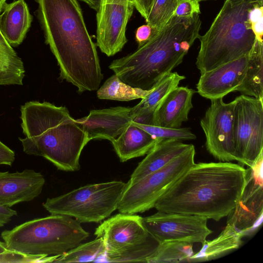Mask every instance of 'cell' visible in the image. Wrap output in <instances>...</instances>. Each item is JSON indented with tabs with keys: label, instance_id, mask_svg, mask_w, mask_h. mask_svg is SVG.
<instances>
[{
	"label": "cell",
	"instance_id": "obj_1",
	"mask_svg": "<svg viewBox=\"0 0 263 263\" xmlns=\"http://www.w3.org/2000/svg\"><path fill=\"white\" fill-rule=\"evenodd\" d=\"M35 14L60 68L79 93L98 89L103 76L96 46L77 0H34Z\"/></svg>",
	"mask_w": 263,
	"mask_h": 263
},
{
	"label": "cell",
	"instance_id": "obj_2",
	"mask_svg": "<svg viewBox=\"0 0 263 263\" xmlns=\"http://www.w3.org/2000/svg\"><path fill=\"white\" fill-rule=\"evenodd\" d=\"M246 175L242 165L230 162L194 163L158 199L154 208L218 221L236 205L245 188Z\"/></svg>",
	"mask_w": 263,
	"mask_h": 263
},
{
	"label": "cell",
	"instance_id": "obj_3",
	"mask_svg": "<svg viewBox=\"0 0 263 263\" xmlns=\"http://www.w3.org/2000/svg\"><path fill=\"white\" fill-rule=\"evenodd\" d=\"M201 21L173 16L161 29L134 52L114 60L109 66L125 83L150 90L165 74L180 65L198 39Z\"/></svg>",
	"mask_w": 263,
	"mask_h": 263
},
{
	"label": "cell",
	"instance_id": "obj_4",
	"mask_svg": "<svg viewBox=\"0 0 263 263\" xmlns=\"http://www.w3.org/2000/svg\"><path fill=\"white\" fill-rule=\"evenodd\" d=\"M23 151L42 156L66 172L80 169L81 152L89 140L65 106L30 101L21 107Z\"/></svg>",
	"mask_w": 263,
	"mask_h": 263
},
{
	"label": "cell",
	"instance_id": "obj_5",
	"mask_svg": "<svg viewBox=\"0 0 263 263\" xmlns=\"http://www.w3.org/2000/svg\"><path fill=\"white\" fill-rule=\"evenodd\" d=\"M255 3L231 4L226 0L206 33L199 36L196 65L200 73L249 53L256 39L248 22Z\"/></svg>",
	"mask_w": 263,
	"mask_h": 263
},
{
	"label": "cell",
	"instance_id": "obj_6",
	"mask_svg": "<svg viewBox=\"0 0 263 263\" xmlns=\"http://www.w3.org/2000/svg\"><path fill=\"white\" fill-rule=\"evenodd\" d=\"M89 235L76 219L51 214L4 230L1 237L10 250L31 255L54 256L77 247Z\"/></svg>",
	"mask_w": 263,
	"mask_h": 263
},
{
	"label": "cell",
	"instance_id": "obj_7",
	"mask_svg": "<svg viewBox=\"0 0 263 263\" xmlns=\"http://www.w3.org/2000/svg\"><path fill=\"white\" fill-rule=\"evenodd\" d=\"M94 234L104 240V261L109 262L148 263L160 243L144 228L142 217L134 214L120 213L108 218Z\"/></svg>",
	"mask_w": 263,
	"mask_h": 263
},
{
	"label": "cell",
	"instance_id": "obj_8",
	"mask_svg": "<svg viewBox=\"0 0 263 263\" xmlns=\"http://www.w3.org/2000/svg\"><path fill=\"white\" fill-rule=\"evenodd\" d=\"M125 185L122 181L87 184L48 198L43 206L51 215L68 216L80 222L98 223L117 210Z\"/></svg>",
	"mask_w": 263,
	"mask_h": 263
},
{
	"label": "cell",
	"instance_id": "obj_9",
	"mask_svg": "<svg viewBox=\"0 0 263 263\" xmlns=\"http://www.w3.org/2000/svg\"><path fill=\"white\" fill-rule=\"evenodd\" d=\"M195 146L174 158L167 164L138 181L126 183L117 210L120 213L136 214L153 208L158 199L194 164Z\"/></svg>",
	"mask_w": 263,
	"mask_h": 263
},
{
	"label": "cell",
	"instance_id": "obj_10",
	"mask_svg": "<svg viewBox=\"0 0 263 263\" xmlns=\"http://www.w3.org/2000/svg\"><path fill=\"white\" fill-rule=\"evenodd\" d=\"M234 101L235 161L251 167L262 155V100L241 95Z\"/></svg>",
	"mask_w": 263,
	"mask_h": 263
},
{
	"label": "cell",
	"instance_id": "obj_11",
	"mask_svg": "<svg viewBox=\"0 0 263 263\" xmlns=\"http://www.w3.org/2000/svg\"><path fill=\"white\" fill-rule=\"evenodd\" d=\"M234 106V100L226 103L223 98L211 100L200 122L205 137L206 150L221 162L235 160Z\"/></svg>",
	"mask_w": 263,
	"mask_h": 263
},
{
	"label": "cell",
	"instance_id": "obj_12",
	"mask_svg": "<svg viewBox=\"0 0 263 263\" xmlns=\"http://www.w3.org/2000/svg\"><path fill=\"white\" fill-rule=\"evenodd\" d=\"M207 220L197 215L158 211L142 217L144 228L159 243L176 240L202 243L212 233L208 227Z\"/></svg>",
	"mask_w": 263,
	"mask_h": 263
},
{
	"label": "cell",
	"instance_id": "obj_13",
	"mask_svg": "<svg viewBox=\"0 0 263 263\" xmlns=\"http://www.w3.org/2000/svg\"><path fill=\"white\" fill-rule=\"evenodd\" d=\"M134 0H101L97 11V46L108 57L120 52L127 42V23Z\"/></svg>",
	"mask_w": 263,
	"mask_h": 263
},
{
	"label": "cell",
	"instance_id": "obj_14",
	"mask_svg": "<svg viewBox=\"0 0 263 263\" xmlns=\"http://www.w3.org/2000/svg\"><path fill=\"white\" fill-rule=\"evenodd\" d=\"M246 182L242 193L227 216V224L243 236L254 232L262 221V155L255 164L246 169Z\"/></svg>",
	"mask_w": 263,
	"mask_h": 263
},
{
	"label": "cell",
	"instance_id": "obj_15",
	"mask_svg": "<svg viewBox=\"0 0 263 263\" xmlns=\"http://www.w3.org/2000/svg\"><path fill=\"white\" fill-rule=\"evenodd\" d=\"M248 61V54L201 73L196 85L197 92L211 100L236 91L245 76Z\"/></svg>",
	"mask_w": 263,
	"mask_h": 263
},
{
	"label": "cell",
	"instance_id": "obj_16",
	"mask_svg": "<svg viewBox=\"0 0 263 263\" xmlns=\"http://www.w3.org/2000/svg\"><path fill=\"white\" fill-rule=\"evenodd\" d=\"M131 107L118 106L91 110L88 116L76 120L89 141L106 139L111 142L131 123Z\"/></svg>",
	"mask_w": 263,
	"mask_h": 263
},
{
	"label": "cell",
	"instance_id": "obj_17",
	"mask_svg": "<svg viewBox=\"0 0 263 263\" xmlns=\"http://www.w3.org/2000/svg\"><path fill=\"white\" fill-rule=\"evenodd\" d=\"M45 183L43 175L33 170L0 172V204L10 208L30 201L41 194Z\"/></svg>",
	"mask_w": 263,
	"mask_h": 263
},
{
	"label": "cell",
	"instance_id": "obj_18",
	"mask_svg": "<svg viewBox=\"0 0 263 263\" xmlns=\"http://www.w3.org/2000/svg\"><path fill=\"white\" fill-rule=\"evenodd\" d=\"M195 90L178 86L162 101L155 113L154 125L171 128L181 127L189 119L193 107L192 98Z\"/></svg>",
	"mask_w": 263,
	"mask_h": 263
},
{
	"label": "cell",
	"instance_id": "obj_19",
	"mask_svg": "<svg viewBox=\"0 0 263 263\" xmlns=\"http://www.w3.org/2000/svg\"><path fill=\"white\" fill-rule=\"evenodd\" d=\"M32 20L25 0L6 3L0 13V31L12 47L18 46L25 38Z\"/></svg>",
	"mask_w": 263,
	"mask_h": 263
},
{
	"label": "cell",
	"instance_id": "obj_20",
	"mask_svg": "<svg viewBox=\"0 0 263 263\" xmlns=\"http://www.w3.org/2000/svg\"><path fill=\"white\" fill-rule=\"evenodd\" d=\"M192 144H185L177 140L157 141L132 173L127 183L138 181L147 175L167 164L174 158L190 147Z\"/></svg>",
	"mask_w": 263,
	"mask_h": 263
},
{
	"label": "cell",
	"instance_id": "obj_21",
	"mask_svg": "<svg viewBox=\"0 0 263 263\" xmlns=\"http://www.w3.org/2000/svg\"><path fill=\"white\" fill-rule=\"evenodd\" d=\"M157 140L132 122L111 142L121 162L147 154Z\"/></svg>",
	"mask_w": 263,
	"mask_h": 263
},
{
	"label": "cell",
	"instance_id": "obj_22",
	"mask_svg": "<svg viewBox=\"0 0 263 263\" xmlns=\"http://www.w3.org/2000/svg\"><path fill=\"white\" fill-rule=\"evenodd\" d=\"M243 235L233 226L227 224L219 236L212 240H205L201 249L194 253L190 262L209 261L218 258L241 246Z\"/></svg>",
	"mask_w": 263,
	"mask_h": 263
},
{
	"label": "cell",
	"instance_id": "obj_23",
	"mask_svg": "<svg viewBox=\"0 0 263 263\" xmlns=\"http://www.w3.org/2000/svg\"><path fill=\"white\" fill-rule=\"evenodd\" d=\"M236 91L263 100V42L256 40L248 54L245 76Z\"/></svg>",
	"mask_w": 263,
	"mask_h": 263
},
{
	"label": "cell",
	"instance_id": "obj_24",
	"mask_svg": "<svg viewBox=\"0 0 263 263\" xmlns=\"http://www.w3.org/2000/svg\"><path fill=\"white\" fill-rule=\"evenodd\" d=\"M185 79L177 72L164 75L153 87L152 90L133 107H131L132 117L142 112L156 110L164 99L178 86L180 82Z\"/></svg>",
	"mask_w": 263,
	"mask_h": 263
},
{
	"label": "cell",
	"instance_id": "obj_25",
	"mask_svg": "<svg viewBox=\"0 0 263 263\" xmlns=\"http://www.w3.org/2000/svg\"><path fill=\"white\" fill-rule=\"evenodd\" d=\"M24 75L21 59L0 31V85H22Z\"/></svg>",
	"mask_w": 263,
	"mask_h": 263
},
{
	"label": "cell",
	"instance_id": "obj_26",
	"mask_svg": "<svg viewBox=\"0 0 263 263\" xmlns=\"http://www.w3.org/2000/svg\"><path fill=\"white\" fill-rule=\"evenodd\" d=\"M133 87L120 80L115 74L108 78L97 90L99 99L129 101L145 98L152 90Z\"/></svg>",
	"mask_w": 263,
	"mask_h": 263
},
{
	"label": "cell",
	"instance_id": "obj_27",
	"mask_svg": "<svg viewBox=\"0 0 263 263\" xmlns=\"http://www.w3.org/2000/svg\"><path fill=\"white\" fill-rule=\"evenodd\" d=\"M106 246L102 238L97 237L86 243H81L77 247L60 255L55 262H82L105 261Z\"/></svg>",
	"mask_w": 263,
	"mask_h": 263
},
{
	"label": "cell",
	"instance_id": "obj_28",
	"mask_svg": "<svg viewBox=\"0 0 263 263\" xmlns=\"http://www.w3.org/2000/svg\"><path fill=\"white\" fill-rule=\"evenodd\" d=\"M193 244L176 240L160 242L148 263L190 262V258L194 253Z\"/></svg>",
	"mask_w": 263,
	"mask_h": 263
},
{
	"label": "cell",
	"instance_id": "obj_29",
	"mask_svg": "<svg viewBox=\"0 0 263 263\" xmlns=\"http://www.w3.org/2000/svg\"><path fill=\"white\" fill-rule=\"evenodd\" d=\"M177 0H155L145 21L156 32L173 16Z\"/></svg>",
	"mask_w": 263,
	"mask_h": 263
},
{
	"label": "cell",
	"instance_id": "obj_30",
	"mask_svg": "<svg viewBox=\"0 0 263 263\" xmlns=\"http://www.w3.org/2000/svg\"><path fill=\"white\" fill-rule=\"evenodd\" d=\"M143 129L157 141L164 140H190L196 139V136L188 127L171 128L155 125H146L132 122Z\"/></svg>",
	"mask_w": 263,
	"mask_h": 263
},
{
	"label": "cell",
	"instance_id": "obj_31",
	"mask_svg": "<svg viewBox=\"0 0 263 263\" xmlns=\"http://www.w3.org/2000/svg\"><path fill=\"white\" fill-rule=\"evenodd\" d=\"M248 22L256 39L262 42L263 5L255 3L249 13Z\"/></svg>",
	"mask_w": 263,
	"mask_h": 263
},
{
	"label": "cell",
	"instance_id": "obj_32",
	"mask_svg": "<svg viewBox=\"0 0 263 263\" xmlns=\"http://www.w3.org/2000/svg\"><path fill=\"white\" fill-rule=\"evenodd\" d=\"M200 13V5L197 1L177 0V5L173 16L190 18Z\"/></svg>",
	"mask_w": 263,
	"mask_h": 263
},
{
	"label": "cell",
	"instance_id": "obj_33",
	"mask_svg": "<svg viewBox=\"0 0 263 263\" xmlns=\"http://www.w3.org/2000/svg\"><path fill=\"white\" fill-rule=\"evenodd\" d=\"M153 30L148 24L143 25L137 28L135 33L136 40L138 47L142 46L152 36Z\"/></svg>",
	"mask_w": 263,
	"mask_h": 263
},
{
	"label": "cell",
	"instance_id": "obj_34",
	"mask_svg": "<svg viewBox=\"0 0 263 263\" xmlns=\"http://www.w3.org/2000/svg\"><path fill=\"white\" fill-rule=\"evenodd\" d=\"M14 160V152L0 141V165L11 166Z\"/></svg>",
	"mask_w": 263,
	"mask_h": 263
},
{
	"label": "cell",
	"instance_id": "obj_35",
	"mask_svg": "<svg viewBox=\"0 0 263 263\" xmlns=\"http://www.w3.org/2000/svg\"><path fill=\"white\" fill-rule=\"evenodd\" d=\"M156 110H150L141 112L132 117V122L146 125H154Z\"/></svg>",
	"mask_w": 263,
	"mask_h": 263
},
{
	"label": "cell",
	"instance_id": "obj_36",
	"mask_svg": "<svg viewBox=\"0 0 263 263\" xmlns=\"http://www.w3.org/2000/svg\"><path fill=\"white\" fill-rule=\"evenodd\" d=\"M154 1L155 0H134L135 8L145 20L147 18Z\"/></svg>",
	"mask_w": 263,
	"mask_h": 263
},
{
	"label": "cell",
	"instance_id": "obj_37",
	"mask_svg": "<svg viewBox=\"0 0 263 263\" xmlns=\"http://www.w3.org/2000/svg\"><path fill=\"white\" fill-rule=\"evenodd\" d=\"M17 215V212L0 204V227L8 223L11 218Z\"/></svg>",
	"mask_w": 263,
	"mask_h": 263
},
{
	"label": "cell",
	"instance_id": "obj_38",
	"mask_svg": "<svg viewBox=\"0 0 263 263\" xmlns=\"http://www.w3.org/2000/svg\"><path fill=\"white\" fill-rule=\"evenodd\" d=\"M12 251L8 249L4 242L0 241V263H10Z\"/></svg>",
	"mask_w": 263,
	"mask_h": 263
},
{
	"label": "cell",
	"instance_id": "obj_39",
	"mask_svg": "<svg viewBox=\"0 0 263 263\" xmlns=\"http://www.w3.org/2000/svg\"><path fill=\"white\" fill-rule=\"evenodd\" d=\"M85 3H86L87 5L89 6V7L95 10L96 11H97L101 0H80Z\"/></svg>",
	"mask_w": 263,
	"mask_h": 263
},
{
	"label": "cell",
	"instance_id": "obj_40",
	"mask_svg": "<svg viewBox=\"0 0 263 263\" xmlns=\"http://www.w3.org/2000/svg\"><path fill=\"white\" fill-rule=\"evenodd\" d=\"M231 4H236L242 2L250 3H257L263 5V0H229Z\"/></svg>",
	"mask_w": 263,
	"mask_h": 263
},
{
	"label": "cell",
	"instance_id": "obj_41",
	"mask_svg": "<svg viewBox=\"0 0 263 263\" xmlns=\"http://www.w3.org/2000/svg\"><path fill=\"white\" fill-rule=\"evenodd\" d=\"M7 0H0V13L2 12Z\"/></svg>",
	"mask_w": 263,
	"mask_h": 263
},
{
	"label": "cell",
	"instance_id": "obj_42",
	"mask_svg": "<svg viewBox=\"0 0 263 263\" xmlns=\"http://www.w3.org/2000/svg\"><path fill=\"white\" fill-rule=\"evenodd\" d=\"M196 1H197L199 2H201V1H208V0H196Z\"/></svg>",
	"mask_w": 263,
	"mask_h": 263
}]
</instances>
